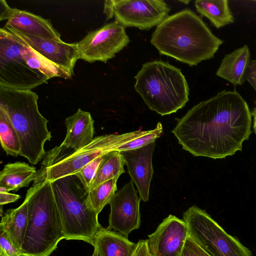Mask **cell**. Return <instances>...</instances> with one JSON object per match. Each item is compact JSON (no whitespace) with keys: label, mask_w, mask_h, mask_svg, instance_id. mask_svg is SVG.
Wrapping results in <instances>:
<instances>
[{"label":"cell","mask_w":256,"mask_h":256,"mask_svg":"<svg viewBox=\"0 0 256 256\" xmlns=\"http://www.w3.org/2000/svg\"><path fill=\"white\" fill-rule=\"evenodd\" d=\"M37 174L34 166L24 162L8 164L0 172V191L16 192L28 187L36 180Z\"/></svg>","instance_id":"44dd1931"},{"label":"cell","mask_w":256,"mask_h":256,"mask_svg":"<svg viewBox=\"0 0 256 256\" xmlns=\"http://www.w3.org/2000/svg\"><path fill=\"white\" fill-rule=\"evenodd\" d=\"M250 62V49L244 45L224 56L216 74L234 86L242 85Z\"/></svg>","instance_id":"d6986e66"},{"label":"cell","mask_w":256,"mask_h":256,"mask_svg":"<svg viewBox=\"0 0 256 256\" xmlns=\"http://www.w3.org/2000/svg\"><path fill=\"white\" fill-rule=\"evenodd\" d=\"M0 256H8L2 250H0Z\"/></svg>","instance_id":"e575fe53"},{"label":"cell","mask_w":256,"mask_h":256,"mask_svg":"<svg viewBox=\"0 0 256 256\" xmlns=\"http://www.w3.org/2000/svg\"><path fill=\"white\" fill-rule=\"evenodd\" d=\"M0 140L7 155L16 157L22 150L19 136L6 112L0 108Z\"/></svg>","instance_id":"d4e9b609"},{"label":"cell","mask_w":256,"mask_h":256,"mask_svg":"<svg viewBox=\"0 0 256 256\" xmlns=\"http://www.w3.org/2000/svg\"><path fill=\"white\" fill-rule=\"evenodd\" d=\"M104 156H100L96 158L75 174L88 191Z\"/></svg>","instance_id":"83f0119b"},{"label":"cell","mask_w":256,"mask_h":256,"mask_svg":"<svg viewBox=\"0 0 256 256\" xmlns=\"http://www.w3.org/2000/svg\"><path fill=\"white\" fill-rule=\"evenodd\" d=\"M37 94L0 86V108L9 117L21 144L20 156L35 165L44 158V146L52 138L48 120L40 112Z\"/></svg>","instance_id":"277c9868"},{"label":"cell","mask_w":256,"mask_h":256,"mask_svg":"<svg viewBox=\"0 0 256 256\" xmlns=\"http://www.w3.org/2000/svg\"><path fill=\"white\" fill-rule=\"evenodd\" d=\"M194 6L198 12L208 18L217 28L234 22L227 0H198Z\"/></svg>","instance_id":"7402d4cb"},{"label":"cell","mask_w":256,"mask_h":256,"mask_svg":"<svg viewBox=\"0 0 256 256\" xmlns=\"http://www.w3.org/2000/svg\"><path fill=\"white\" fill-rule=\"evenodd\" d=\"M137 193L132 180L115 193L109 202L110 210L107 228L128 237L140 228L141 198Z\"/></svg>","instance_id":"7c38bea8"},{"label":"cell","mask_w":256,"mask_h":256,"mask_svg":"<svg viewBox=\"0 0 256 256\" xmlns=\"http://www.w3.org/2000/svg\"><path fill=\"white\" fill-rule=\"evenodd\" d=\"M146 132L136 130L122 134H110L95 137L88 144L68 152L60 146L46 152L34 180H54L75 174L82 168L100 156H104L120 146L135 139Z\"/></svg>","instance_id":"52a82bcc"},{"label":"cell","mask_w":256,"mask_h":256,"mask_svg":"<svg viewBox=\"0 0 256 256\" xmlns=\"http://www.w3.org/2000/svg\"><path fill=\"white\" fill-rule=\"evenodd\" d=\"M180 256H210L189 236H188Z\"/></svg>","instance_id":"f1b7e54d"},{"label":"cell","mask_w":256,"mask_h":256,"mask_svg":"<svg viewBox=\"0 0 256 256\" xmlns=\"http://www.w3.org/2000/svg\"><path fill=\"white\" fill-rule=\"evenodd\" d=\"M188 236L185 222L170 214L148 236V249L151 256H180Z\"/></svg>","instance_id":"4fadbf2b"},{"label":"cell","mask_w":256,"mask_h":256,"mask_svg":"<svg viewBox=\"0 0 256 256\" xmlns=\"http://www.w3.org/2000/svg\"><path fill=\"white\" fill-rule=\"evenodd\" d=\"M156 142L136 149L120 152L131 180L136 184L140 198L144 202L149 200L150 182L154 169L152 158Z\"/></svg>","instance_id":"2e32d148"},{"label":"cell","mask_w":256,"mask_h":256,"mask_svg":"<svg viewBox=\"0 0 256 256\" xmlns=\"http://www.w3.org/2000/svg\"><path fill=\"white\" fill-rule=\"evenodd\" d=\"M92 245L98 256H132L137 242L127 236L102 226L95 234Z\"/></svg>","instance_id":"ac0fdd59"},{"label":"cell","mask_w":256,"mask_h":256,"mask_svg":"<svg viewBox=\"0 0 256 256\" xmlns=\"http://www.w3.org/2000/svg\"><path fill=\"white\" fill-rule=\"evenodd\" d=\"M130 42L125 27L114 21L88 33L76 42L79 59L106 62Z\"/></svg>","instance_id":"8fae6325"},{"label":"cell","mask_w":256,"mask_h":256,"mask_svg":"<svg viewBox=\"0 0 256 256\" xmlns=\"http://www.w3.org/2000/svg\"><path fill=\"white\" fill-rule=\"evenodd\" d=\"M5 20V28L28 36L62 40L60 34L49 20L26 10L12 8L4 0H0V20Z\"/></svg>","instance_id":"9a60e30c"},{"label":"cell","mask_w":256,"mask_h":256,"mask_svg":"<svg viewBox=\"0 0 256 256\" xmlns=\"http://www.w3.org/2000/svg\"><path fill=\"white\" fill-rule=\"evenodd\" d=\"M60 216L64 238L81 240L92 245L94 238L101 228L98 214L88 199V190L75 174L52 182Z\"/></svg>","instance_id":"8992f818"},{"label":"cell","mask_w":256,"mask_h":256,"mask_svg":"<svg viewBox=\"0 0 256 256\" xmlns=\"http://www.w3.org/2000/svg\"><path fill=\"white\" fill-rule=\"evenodd\" d=\"M125 164L120 152L112 150L106 154L98 168L89 191L106 181L119 178L125 172L124 168Z\"/></svg>","instance_id":"603a6c76"},{"label":"cell","mask_w":256,"mask_h":256,"mask_svg":"<svg viewBox=\"0 0 256 256\" xmlns=\"http://www.w3.org/2000/svg\"><path fill=\"white\" fill-rule=\"evenodd\" d=\"M172 130L194 156L221 159L242 151L252 134V114L236 91L224 90L189 110Z\"/></svg>","instance_id":"6da1fadb"},{"label":"cell","mask_w":256,"mask_h":256,"mask_svg":"<svg viewBox=\"0 0 256 256\" xmlns=\"http://www.w3.org/2000/svg\"><path fill=\"white\" fill-rule=\"evenodd\" d=\"M150 43L160 54L193 66L213 58L223 42L199 16L185 9L156 26Z\"/></svg>","instance_id":"7a4b0ae2"},{"label":"cell","mask_w":256,"mask_h":256,"mask_svg":"<svg viewBox=\"0 0 256 256\" xmlns=\"http://www.w3.org/2000/svg\"><path fill=\"white\" fill-rule=\"evenodd\" d=\"M28 225L22 256H49L64 238L52 182L34 180L27 191Z\"/></svg>","instance_id":"3957f363"},{"label":"cell","mask_w":256,"mask_h":256,"mask_svg":"<svg viewBox=\"0 0 256 256\" xmlns=\"http://www.w3.org/2000/svg\"><path fill=\"white\" fill-rule=\"evenodd\" d=\"M163 134V127L160 122H158L156 127L152 130H146L143 135L120 146L116 150L122 152L131 150L143 147L152 142L161 136Z\"/></svg>","instance_id":"4316f807"},{"label":"cell","mask_w":256,"mask_h":256,"mask_svg":"<svg viewBox=\"0 0 256 256\" xmlns=\"http://www.w3.org/2000/svg\"><path fill=\"white\" fill-rule=\"evenodd\" d=\"M188 236L210 256H252L236 237L228 234L204 210L196 206L183 214Z\"/></svg>","instance_id":"ba28073f"},{"label":"cell","mask_w":256,"mask_h":256,"mask_svg":"<svg viewBox=\"0 0 256 256\" xmlns=\"http://www.w3.org/2000/svg\"><path fill=\"white\" fill-rule=\"evenodd\" d=\"M0 234V250L8 256H22L21 250L12 244L6 234L2 231Z\"/></svg>","instance_id":"f546056e"},{"label":"cell","mask_w":256,"mask_h":256,"mask_svg":"<svg viewBox=\"0 0 256 256\" xmlns=\"http://www.w3.org/2000/svg\"><path fill=\"white\" fill-rule=\"evenodd\" d=\"M20 198L18 194L9 193L6 191H0V205L3 206L14 202Z\"/></svg>","instance_id":"d6a6232c"},{"label":"cell","mask_w":256,"mask_h":256,"mask_svg":"<svg viewBox=\"0 0 256 256\" xmlns=\"http://www.w3.org/2000/svg\"><path fill=\"white\" fill-rule=\"evenodd\" d=\"M246 80L250 84L256 92V60L250 62L246 75Z\"/></svg>","instance_id":"4dcf8cb0"},{"label":"cell","mask_w":256,"mask_h":256,"mask_svg":"<svg viewBox=\"0 0 256 256\" xmlns=\"http://www.w3.org/2000/svg\"><path fill=\"white\" fill-rule=\"evenodd\" d=\"M92 256H98V255L97 252L94 250V253Z\"/></svg>","instance_id":"d590c367"},{"label":"cell","mask_w":256,"mask_h":256,"mask_svg":"<svg viewBox=\"0 0 256 256\" xmlns=\"http://www.w3.org/2000/svg\"><path fill=\"white\" fill-rule=\"evenodd\" d=\"M16 38L22 43L21 54L30 68L50 78L60 77L68 79L72 78L68 72L42 57L24 42Z\"/></svg>","instance_id":"cb8c5ba5"},{"label":"cell","mask_w":256,"mask_h":256,"mask_svg":"<svg viewBox=\"0 0 256 256\" xmlns=\"http://www.w3.org/2000/svg\"><path fill=\"white\" fill-rule=\"evenodd\" d=\"M4 28L18 40L29 46L42 57L66 71L71 76L74 74V67L79 59L76 43L68 44L62 40L28 36L10 28Z\"/></svg>","instance_id":"5bb4252c"},{"label":"cell","mask_w":256,"mask_h":256,"mask_svg":"<svg viewBox=\"0 0 256 256\" xmlns=\"http://www.w3.org/2000/svg\"><path fill=\"white\" fill-rule=\"evenodd\" d=\"M252 116H253L254 118V121H253V130L256 134V106L254 108V110H252Z\"/></svg>","instance_id":"836d02e7"},{"label":"cell","mask_w":256,"mask_h":256,"mask_svg":"<svg viewBox=\"0 0 256 256\" xmlns=\"http://www.w3.org/2000/svg\"><path fill=\"white\" fill-rule=\"evenodd\" d=\"M134 88L150 109L163 116L176 112L188 101L189 87L180 68L154 60L142 64Z\"/></svg>","instance_id":"5b68a950"},{"label":"cell","mask_w":256,"mask_h":256,"mask_svg":"<svg viewBox=\"0 0 256 256\" xmlns=\"http://www.w3.org/2000/svg\"><path fill=\"white\" fill-rule=\"evenodd\" d=\"M132 256H151L150 254L147 240H142L137 242V246Z\"/></svg>","instance_id":"1f68e13d"},{"label":"cell","mask_w":256,"mask_h":256,"mask_svg":"<svg viewBox=\"0 0 256 256\" xmlns=\"http://www.w3.org/2000/svg\"><path fill=\"white\" fill-rule=\"evenodd\" d=\"M22 43L4 28H0V86L31 90L50 78L30 68L22 57Z\"/></svg>","instance_id":"9c48e42d"},{"label":"cell","mask_w":256,"mask_h":256,"mask_svg":"<svg viewBox=\"0 0 256 256\" xmlns=\"http://www.w3.org/2000/svg\"><path fill=\"white\" fill-rule=\"evenodd\" d=\"M118 178L110 179L88 192L90 202L98 214L109 204L116 192Z\"/></svg>","instance_id":"484cf974"},{"label":"cell","mask_w":256,"mask_h":256,"mask_svg":"<svg viewBox=\"0 0 256 256\" xmlns=\"http://www.w3.org/2000/svg\"><path fill=\"white\" fill-rule=\"evenodd\" d=\"M28 225V200L18 208L8 210L2 216L0 231L5 233L12 244L21 250Z\"/></svg>","instance_id":"ffe728a7"},{"label":"cell","mask_w":256,"mask_h":256,"mask_svg":"<svg viewBox=\"0 0 256 256\" xmlns=\"http://www.w3.org/2000/svg\"><path fill=\"white\" fill-rule=\"evenodd\" d=\"M94 124L90 112L78 108L75 114L66 118V134L60 146L76 150L88 144L94 138Z\"/></svg>","instance_id":"e0dca14e"},{"label":"cell","mask_w":256,"mask_h":256,"mask_svg":"<svg viewBox=\"0 0 256 256\" xmlns=\"http://www.w3.org/2000/svg\"><path fill=\"white\" fill-rule=\"evenodd\" d=\"M170 9L163 0H107L104 12L124 27L148 30L160 24Z\"/></svg>","instance_id":"30bf717a"}]
</instances>
